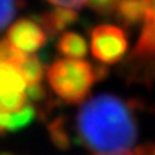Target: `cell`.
Wrapping results in <instances>:
<instances>
[{"label":"cell","instance_id":"cell-1","mask_svg":"<svg viewBox=\"0 0 155 155\" xmlns=\"http://www.w3.org/2000/svg\"><path fill=\"white\" fill-rule=\"evenodd\" d=\"M82 104L76 115L78 141L96 155L131 154L138 139L134 111L141 102L102 94Z\"/></svg>","mask_w":155,"mask_h":155},{"label":"cell","instance_id":"cell-2","mask_svg":"<svg viewBox=\"0 0 155 155\" xmlns=\"http://www.w3.org/2000/svg\"><path fill=\"white\" fill-rule=\"evenodd\" d=\"M46 78L52 91L71 105L85 102L96 82L94 66L82 59H58L49 66Z\"/></svg>","mask_w":155,"mask_h":155},{"label":"cell","instance_id":"cell-3","mask_svg":"<svg viewBox=\"0 0 155 155\" xmlns=\"http://www.w3.org/2000/svg\"><path fill=\"white\" fill-rule=\"evenodd\" d=\"M128 50L127 32L115 25H98L91 32V52L104 65L121 61Z\"/></svg>","mask_w":155,"mask_h":155},{"label":"cell","instance_id":"cell-4","mask_svg":"<svg viewBox=\"0 0 155 155\" xmlns=\"http://www.w3.org/2000/svg\"><path fill=\"white\" fill-rule=\"evenodd\" d=\"M6 39L16 49L28 55L42 49L48 42V36L35 16L17 19L9 28Z\"/></svg>","mask_w":155,"mask_h":155},{"label":"cell","instance_id":"cell-5","mask_svg":"<svg viewBox=\"0 0 155 155\" xmlns=\"http://www.w3.org/2000/svg\"><path fill=\"white\" fill-rule=\"evenodd\" d=\"M39 25L42 26L48 39H53L58 35L63 33V30L69 28L71 25L78 22L79 15L75 9H69V7H56L53 10L45 12L39 16H35Z\"/></svg>","mask_w":155,"mask_h":155},{"label":"cell","instance_id":"cell-6","mask_svg":"<svg viewBox=\"0 0 155 155\" xmlns=\"http://www.w3.org/2000/svg\"><path fill=\"white\" fill-rule=\"evenodd\" d=\"M145 3L144 0H119L116 6L115 16L124 28H137L145 20Z\"/></svg>","mask_w":155,"mask_h":155},{"label":"cell","instance_id":"cell-7","mask_svg":"<svg viewBox=\"0 0 155 155\" xmlns=\"http://www.w3.org/2000/svg\"><path fill=\"white\" fill-rule=\"evenodd\" d=\"M56 49L62 56L69 59H82L88 55V43L79 33L75 32H63L61 33Z\"/></svg>","mask_w":155,"mask_h":155},{"label":"cell","instance_id":"cell-8","mask_svg":"<svg viewBox=\"0 0 155 155\" xmlns=\"http://www.w3.org/2000/svg\"><path fill=\"white\" fill-rule=\"evenodd\" d=\"M26 79L19 68L9 62H0V94H19L26 91Z\"/></svg>","mask_w":155,"mask_h":155},{"label":"cell","instance_id":"cell-9","mask_svg":"<svg viewBox=\"0 0 155 155\" xmlns=\"http://www.w3.org/2000/svg\"><path fill=\"white\" fill-rule=\"evenodd\" d=\"M48 131H49L52 144L55 145L58 150L68 151L71 148L72 139H71V135H69V131H68L66 127V118L58 116L56 119L50 122V125L48 127Z\"/></svg>","mask_w":155,"mask_h":155},{"label":"cell","instance_id":"cell-10","mask_svg":"<svg viewBox=\"0 0 155 155\" xmlns=\"http://www.w3.org/2000/svg\"><path fill=\"white\" fill-rule=\"evenodd\" d=\"M17 68L29 83H40L43 78V61L38 55H26Z\"/></svg>","mask_w":155,"mask_h":155},{"label":"cell","instance_id":"cell-11","mask_svg":"<svg viewBox=\"0 0 155 155\" xmlns=\"http://www.w3.org/2000/svg\"><path fill=\"white\" fill-rule=\"evenodd\" d=\"M35 118H36V109H35V106L30 105V104H26L22 109L10 114L9 124H7V128H6V129L10 131V132L20 131L23 128L29 127V125L33 122Z\"/></svg>","mask_w":155,"mask_h":155},{"label":"cell","instance_id":"cell-12","mask_svg":"<svg viewBox=\"0 0 155 155\" xmlns=\"http://www.w3.org/2000/svg\"><path fill=\"white\" fill-rule=\"evenodd\" d=\"M26 94L19 92V94H0V109L5 112H16L22 109L26 105Z\"/></svg>","mask_w":155,"mask_h":155},{"label":"cell","instance_id":"cell-13","mask_svg":"<svg viewBox=\"0 0 155 155\" xmlns=\"http://www.w3.org/2000/svg\"><path fill=\"white\" fill-rule=\"evenodd\" d=\"M119 0H86L85 5L88 6L91 10L98 13L101 16H112L115 15L116 6Z\"/></svg>","mask_w":155,"mask_h":155},{"label":"cell","instance_id":"cell-14","mask_svg":"<svg viewBox=\"0 0 155 155\" xmlns=\"http://www.w3.org/2000/svg\"><path fill=\"white\" fill-rule=\"evenodd\" d=\"M16 7L15 0H0V30H3L13 20Z\"/></svg>","mask_w":155,"mask_h":155},{"label":"cell","instance_id":"cell-15","mask_svg":"<svg viewBox=\"0 0 155 155\" xmlns=\"http://www.w3.org/2000/svg\"><path fill=\"white\" fill-rule=\"evenodd\" d=\"M25 94L30 104H38L46 99V89L40 83H29V86H26Z\"/></svg>","mask_w":155,"mask_h":155},{"label":"cell","instance_id":"cell-16","mask_svg":"<svg viewBox=\"0 0 155 155\" xmlns=\"http://www.w3.org/2000/svg\"><path fill=\"white\" fill-rule=\"evenodd\" d=\"M52 5L59 7H69V9H81L86 0H46Z\"/></svg>","mask_w":155,"mask_h":155},{"label":"cell","instance_id":"cell-17","mask_svg":"<svg viewBox=\"0 0 155 155\" xmlns=\"http://www.w3.org/2000/svg\"><path fill=\"white\" fill-rule=\"evenodd\" d=\"M94 72H95V79H96V82H101V81H104L105 78H108V75H109V69L102 63V65L94 66Z\"/></svg>","mask_w":155,"mask_h":155},{"label":"cell","instance_id":"cell-18","mask_svg":"<svg viewBox=\"0 0 155 155\" xmlns=\"http://www.w3.org/2000/svg\"><path fill=\"white\" fill-rule=\"evenodd\" d=\"M0 155H13V154H9V152H3V154H0Z\"/></svg>","mask_w":155,"mask_h":155}]
</instances>
